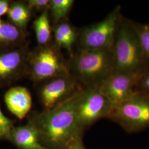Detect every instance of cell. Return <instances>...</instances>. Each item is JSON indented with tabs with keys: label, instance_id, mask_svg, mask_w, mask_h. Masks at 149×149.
Masks as SVG:
<instances>
[{
	"label": "cell",
	"instance_id": "cell-9",
	"mask_svg": "<svg viewBox=\"0 0 149 149\" xmlns=\"http://www.w3.org/2000/svg\"><path fill=\"white\" fill-rule=\"evenodd\" d=\"M27 45L0 49V86L10 85L26 74Z\"/></svg>",
	"mask_w": 149,
	"mask_h": 149
},
{
	"label": "cell",
	"instance_id": "cell-11",
	"mask_svg": "<svg viewBox=\"0 0 149 149\" xmlns=\"http://www.w3.org/2000/svg\"><path fill=\"white\" fill-rule=\"evenodd\" d=\"M5 102L8 110L19 119L25 117L32 107L31 94L23 86L10 88L6 92Z\"/></svg>",
	"mask_w": 149,
	"mask_h": 149
},
{
	"label": "cell",
	"instance_id": "cell-15",
	"mask_svg": "<svg viewBox=\"0 0 149 149\" xmlns=\"http://www.w3.org/2000/svg\"><path fill=\"white\" fill-rule=\"evenodd\" d=\"M32 12L26 1H14L10 3L7 15L9 22L26 32Z\"/></svg>",
	"mask_w": 149,
	"mask_h": 149
},
{
	"label": "cell",
	"instance_id": "cell-23",
	"mask_svg": "<svg viewBox=\"0 0 149 149\" xmlns=\"http://www.w3.org/2000/svg\"><path fill=\"white\" fill-rule=\"evenodd\" d=\"M10 4L7 0H0V18L7 13Z\"/></svg>",
	"mask_w": 149,
	"mask_h": 149
},
{
	"label": "cell",
	"instance_id": "cell-16",
	"mask_svg": "<svg viewBox=\"0 0 149 149\" xmlns=\"http://www.w3.org/2000/svg\"><path fill=\"white\" fill-rule=\"evenodd\" d=\"M36 37L39 46L50 43L53 34V27L50 22L48 10L43 12L33 23Z\"/></svg>",
	"mask_w": 149,
	"mask_h": 149
},
{
	"label": "cell",
	"instance_id": "cell-22",
	"mask_svg": "<svg viewBox=\"0 0 149 149\" xmlns=\"http://www.w3.org/2000/svg\"><path fill=\"white\" fill-rule=\"evenodd\" d=\"M64 149H86L85 145L83 143L82 137H79L70 143L66 148Z\"/></svg>",
	"mask_w": 149,
	"mask_h": 149
},
{
	"label": "cell",
	"instance_id": "cell-10",
	"mask_svg": "<svg viewBox=\"0 0 149 149\" xmlns=\"http://www.w3.org/2000/svg\"><path fill=\"white\" fill-rule=\"evenodd\" d=\"M80 87L81 86L70 74L45 81L39 92L44 110L56 106L72 96Z\"/></svg>",
	"mask_w": 149,
	"mask_h": 149
},
{
	"label": "cell",
	"instance_id": "cell-5",
	"mask_svg": "<svg viewBox=\"0 0 149 149\" xmlns=\"http://www.w3.org/2000/svg\"><path fill=\"white\" fill-rule=\"evenodd\" d=\"M108 119L128 133L149 128V95L139 91L130 98L113 106Z\"/></svg>",
	"mask_w": 149,
	"mask_h": 149
},
{
	"label": "cell",
	"instance_id": "cell-4",
	"mask_svg": "<svg viewBox=\"0 0 149 149\" xmlns=\"http://www.w3.org/2000/svg\"><path fill=\"white\" fill-rule=\"evenodd\" d=\"M54 44L39 46L27 54L26 74L33 81H47L69 75L68 60Z\"/></svg>",
	"mask_w": 149,
	"mask_h": 149
},
{
	"label": "cell",
	"instance_id": "cell-3",
	"mask_svg": "<svg viewBox=\"0 0 149 149\" xmlns=\"http://www.w3.org/2000/svg\"><path fill=\"white\" fill-rule=\"evenodd\" d=\"M113 54L114 72L142 73L149 68L133 22L123 17L113 47Z\"/></svg>",
	"mask_w": 149,
	"mask_h": 149
},
{
	"label": "cell",
	"instance_id": "cell-21",
	"mask_svg": "<svg viewBox=\"0 0 149 149\" xmlns=\"http://www.w3.org/2000/svg\"><path fill=\"white\" fill-rule=\"evenodd\" d=\"M139 91L149 95V68L144 72L140 80Z\"/></svg>",
	"mask_w": 149,
	"mask_h": 149
},
{
	"label": "cell",
	"instance_id": "cell-14",
	"mask_svg": "<svg viewBox=\"0 0 149 149\" xmlns=\"http://www.w3.org/2000/svg\"><path fill=\"white\" fill-rule=\"evenodd\" d=\"M26 33L0 18V49L16 48L24 45Z\"/></svg>",
	"mask_w": 149,
	"mask_h": 149
},
{
	"label": "cell",
	"instance_id": "cell-19",
	"mask_svg": "<svg viewBox=\"0 0 149 149\" xmlns=\"http://www.w3.org/2000/svg\"><path fill=\"white\" fill-rule=\"evenodd\" d=\"M14 127L13 122L6 117L0 108V140H9L11 130Z\"/></svg>",
	"mask_w": 149,
	"mask_h": 149
},
{
	"label": "cell",
	"instance_id": "cell-8",
	"mask_svg": "<svg viewBox=\"0 0 149 149\" xmlns=\"http://www.w3.org/2000/svg\"><path fill=\"white\" fill-rule=\"evenodd\" d=\"M144 72H114L100 87L114 106L130 98L139 91V84Z\"/></svg>",
	"mask_w": 149,
	"mask_h": 149
},
{
	"label": "cell",
	"instance_id": "cell-18",
	"mask_svg": "<svg viewBox=\"0 0 149 149\" xmlns=\"http://www.w3.org/2000/svg\"><path fill=\"white\" fill-rule=\"evenodd\" d=\"M133 25L138 35L144 56L148 62L149 61V24H138L133 22Z\"/></svg>",
	"mask_w": 149,
	"mask_h": 149
},
{
	"label": "cell",
	"instance_id": "cell-13",
	"mask_svg": "<svg viewBox=\"0 0 149 149\" xmlns=\"http://www.w3.org/2000/svg\"><path fill=\"white\" fill-rule=\"evenodd\" d=\"M54 44L59 49H64L69 53L70 56L74 53L73 48L77 43L79 32L66 19L53 27Z\"/></svg>",
	"mask_w": 149,
	"mask_h": 149
},
{
	"label": "cell",
	"instance_id": "cell-17",
	"mask_svg": "<svg viewBox=\"0 0 149 149\" xmlns=\"http://www.w3.org/2000/svg\"><path fill=\"white\" fill-rule=\"evenodd\" d=\"M74 2L73 0H50L48 12L54 25L67 19Z\"/></svg>",
	"mask_w": 149,
	"mask_h": 149
},
{
	"label": "cell",
	"instance_id": "cell-1",
	"mask_svg": "<svg viewBox=\"0 0 149 149\" xmlns=\"http://www.w3.org/2000/svg\"><path fill=\"white\" fill-rule=\"evenodd\" d=\"M56 106L30 118L39 135L40 141L47 149H64L76 139L82 137L76 115V104L79 91Z\"/></svg>",
	"mask_w": 149,
	"mask_h": 149
},
{
	"label": "cell",
	"instance_id": "cell-20",
	"mask_svg": "<svg viewBox=\"0 0 149 149\" xmlns=\"http://www.w3.org/2000/svg\"><path fill=\"white\" fill-rule=\"evenodd\" d=\"M26 2L32 11L42 13L49 10L50 0H27Z\"/></svg>",
	"mask_w": 149,
	"mask_h": 149
},
{
	"label": "cell",
	"instance_id": "cell-6",
	"mask_svg": "<svg viewBox=\"0 0 149 149\" xmlns=\"http://www.w3.org/2000/svg\"><path fill=\"white\" fill-rule=\"evenodd\" d=\"M117 6L101 21L83 28L79 32V50L113 49L122 16Z\"/></svg>",
	"mask_w": 149,
	"mask_h": 149
},
{
	"label": "cell",
	"instance_id": "cell-7",
	"mask_svg": "<svg viewBox=\"0 0 149 149\" xmlns=\"http://www.w3.org/2000/svg\"><path fill=\"white\" fill-rule=\"evenodd\" d=\"M114 105L100 87H82L76 104V115L81 128L84 131L103 118H108Z\"/></svg>",
	"mask_w": 149,
	"mask_h": 149
},
{
	"label": "cell",
	"instance_id": "cell-2",
	"mask_svg": "<svg viewBox=\"0 0 149 149\" xmlns=\"http://www.w3.org/2000/svg\"><path fill=\"white\" fill-rule=\"evenodd\" d=\"M70 74L82 87H100L114 72L113 49L78 50L68 60Z\"/></svg>",
	"mask_w": 149,
	"mask_h": 149
},
{
	"label": "cell",
	"instance_id": "cell-12",
	"mask_svg": "<svg viewBox=\"0 0 149 149\" xmlns=\"http://www.w3.org/2000/svg\"><path fill=\"white\" fill-rule=\"evenodd\" d=\"M9 140L19 149H47L40 141L37 129L30 120L26 125L14 127Z\"/></svg>",
	"mask_w": 149,
	"mask_h": 149
}]
</instances>
